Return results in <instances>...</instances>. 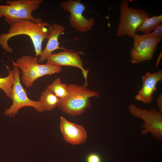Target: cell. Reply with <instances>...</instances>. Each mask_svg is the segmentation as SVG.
I'll use <instances>...</instances> for the list:
<instances>
[{
	"mask_svg": "<svg viewBox=\"0 0 162 162\" xmlns=\"http://www.w3.org/2000/svg\"><path fill=\"white\" fill-rule=\"evenodd\" d=\"M133 38L134 45L130 54L131 62L134 64L152 60L158 44L162 40L151 33L140 35L136 33Z\"/></svg>",
	"mask_w": 162,
	"mask_h": 162,
	"instance_id": "8",
	"label": "cell"
},
{
	"mask_svg": "<svg viewBox=\"0 0 162 162\" xmlns=\"http://www.w3.org/2000/svg\"><path fill=\"white\" fill-rule=\"evenodd\" d=\"M59 100L54 93L47 88L41 93L39 100L44 111H50L56 108Z\"/></svg>",
	"mask_w": 162,
	"mask_h": 162,
	"instance_id": "14",
	"label": "cell"
},
{
	"mask_svg": "<svg viewBox=\"0 0 162 162\" xmlns=\"http://www.w3.org/2000/svg\"><path fill=\"white\" fill-rule=\"evenodd\" d=\"M1 2V1L0 0V3Z\"/></svg>",
	"mask_w": 162,
	"mask_h": 162,
	"instance_id": "22",
	"label": "cell"
},
{
	"mask_svg": "<svg viewBox=\"0 0 162 162\" xmlns=\"http://www.w3.org/2000/svg\"><path fill=\"white\" fill-rule=\"evenodd\" d=\"M142 86L135 97V99L145 104L152 103L154 92L157 90L156 85L162 80V70L151 73L148 72L142 77Z\"/></svg>",
	"mask_w": 162,
	"mask_h": 162,
	"instance_id": "12",
	"label": "cell"
},
{
	"mask_svg": "<svg viewBox=\"0 0 162 162\" xmlns=\"http://www.w3.org/2000/svg\"><path fill=\"white\" fill-rule=\"evenodd\" d=\"M157 104L160 112H162V94H160L157 98Z\"/></svg>",
	"mask_w": 162,
	"mask_h": 162,
	"instance_id": "20",
	"label": "cell"
},
{
	"mask_svg": "<svg viewBox=\"0 0 162 162\" xmlns=\"http://www.w3.org/2000/svg\"><path fill=\"white\" fill-rule=\"evenodd\" d=\"M161 56H162V51H161L160 52V53L159 54L158 56V58L156 63L155 65V67H158Z\"/></svg>",
	"mask_w": 162,
	"mask_h": 162,
	"instance_id": "21",
	"label": "cell"
},
{
	"mask_svg": "<svg viewBox=\"0 0 162 162\" xmlns=\"http://www.w3.org/2000/svg\"><path fill=\"white\" fill-rule=\"evenodd\" d=\"M7 67L9 70V74L6 77H0V88L4 92L7 97H9L14 84L15 73L13 69L10 70L8 68V67Z\"/></svg>",
	"mask_w": 162,
	"mask_h": 162,
	"instance_id": "17",
	"label": "cell"
},
{
	"mask_svg": "<svg viewBox=\"0 0 162 162\" xmlns=\"http://www.w3.org/2000/svg\"><path fill=\"white\" fill-rule=\"evenodd\" d=\"M120 10V18L116 35L118 36L127 35L133 38L137 28L150 16L144 10L130 7L127 0L122 1Z\"/></svg>",
	"mask_w": 162,
	"mask_h": 162,
	"instance_id": "4",
	"label": "cell"
},
{
	"mask_svg": "<svg viewBox=\"0 0 162 162\" xmlns=\"http://www.w3.org/2000/svg\"><path fill=\"white\" fill-rule=\"evenodd\" d=\"M47 28L49 32V36L46 46L39 56L38 62L40 63L46 60L48 57L52 54L53 51L60 48L59 46L58 38L60 35L64 34L66 29L62 25L56 23L50 25Z\"/></svg>",
	"mask_w": 162,
	"mask_h": 162,
	"instance_id": "13",
	"label": "cell"
},
{
	"mask_svg": "<svg viewBox=\"0 0 162 162\" xmlns=\"http://www.w3.org/2000/svg\"><path fill=\"white\" fill-rule=\"evenodd\" d=\"M47 88L59 100L64 98L68 94L67 85L62 83L59 78L53 80L51 84L47 86Z\"/></svg>",
	"mask_w": 162,
	"mask_h": 162,
	"instance_id": "16",
	"label": "cell"
},
{
	"mask_svg": "<svg viewBox=\"0 0 162 162\" xmlns=\"http://www.w3.org/2000/svg\"><path fill=\"white\" fill-rule=\"evenodd\" d=\"M60 128L64 140L68 143L77 145L86 141L87 133L83 127L69 121L63 116L60 117Z\"/></svg>",
	"mask_w": 162,
	"mask_h": 162,
	"instance_id": "10",
	"label": "cell"
},
{
	"mask_svg": "<svg viewBox=\"0 0 162 162\" xmlns=\"http://www.w3.org/2000/svg\"><path fill=\"white\" fill-rule=\"evenodd\" d=\"M162 22V14L150 17L146 19L137 28L136 32H141L144 34L151 33L155 28Z\"/></svg>",
	"mask_w": 162,
	"mask_h": 162,
	"instance_id": "15",
	"label": "cell"
},
{
	"mask_svg": "<svg viewBox=\"0 0 162 162\" xmlns=\"http://www.w3.org/2000/svg\"><path fill=\"white\" fill-rule=\"evenodd\" d=\"M153 30L151 34L155 37L162 40V25H158Z\"/></svg>",
	"mask_w": 162,
	"mask_h": 162,
	"instance_id": "18",
	"label": "cell"
},
{
	"mask_svg": "<svg viewBox=\"0 0 162 162\" xmlns=\"http://www.w3.org/2000/svg\"><path fill=\"white\" fill-rule=\"evenodd\" d=\"M13 64L15 79L9 97L12 99L13 103L9 108L5 110L4 114L14 117L18 113L20 109L26 106L33 107L39 112H44L40 101L33 100L28 97L26 90L23 88L20 83L19 68L13 63Z\"/></svg>",
	"mask_w": 162,
	"mask_h": 162,
	"instance_id": "5",
	"label": "cell"
},
{
	"mask_svg": "<svg viewBox=\"0 0 162 162\" xmlns=\"http://www.w3.org/2000/svg\"><path fill=\"white\" fill-rule=\"evenodd\" d=\"M61 7L70 15L69 20L71 26L78 32L84 33L90 30L95 23V19H87L83 15L85 5L80 0H69L63 1L60 4Z\"/></svg>",
	"mask_w": 162,
	"mask_h": 162,
	"instance_id": "9",
	"label": "cell"
},
{
	"mask_svg": "<svg viewBox=\"0 0 162 162\" xmlns=\"http://www.w3.org/2000/svg\"><path fill=\"white\" fill-rule=\"evenodd\" d=\"M43 0H7V5L0 4V19L3 16L7 19H27L34 20L33 11L38 9Z\"/></svg>",
	"mask_w": 162,
	"mask_h": 162,
	"instance_id": "6",
	"label": "cell"
},
{
	"mask_svg": "<svg viewBox=\"0 0 162 162\" xmlns=\"http://www.w3.org/2000/svg\"><path fill=\"white\" fill-rule=\"evenodd\" d=\"M47 62L61 67L62 66L77 67L81 70L85 80L84 86L87 87V78L88 70H85L78 53L64 51L55 54H52L46 59Z\"/></svg>",
	"mask_w": 162,
	"mask_h": 162,
	"instance_id": "11",
	"label": "cell"
},
{
	"mask_svg": "<svg viewBox=\"0 0 162 162\" xmlns=\"http://www.w3.org/2000/svg\"><path fill=\"white\" fill-rule=\"evenodd\" d=\"M101 161L100 156L95 153L90 154L87 158V162H101Z\"/></svg>",
	"mask_w": 162,
	"mask_h": 162,
	"instance_id": "19",
	"label": "cell"
},
{
	"mask_svg": "<svg viewBox=\"0 0 162 162\" xmlns=\"http://www.w3.org/2000/svg\"><path fill=\"white\" fill-rule=\"evenodd\" d=\"M130 113L134 116L142 119L144 124L142 126L145 128L141 133L143 135L150 132L156 140L162 139V114L157 111L154 107L149 110L142 109L136 106L134 104L129 106Z\"/></svg>",
	"mask_w": 162,
	"mask_h": 162,
	"instance_id": "7",
	"label": "cell"
},
{
	"mask_svg": "<svg viewBox=\"0 0 162 162\" xmlns=\"http://www.w3.org/2000/svg\"><path fill=\"white\" fill-rule=\"evenodd\" d=\"M13 63L20 68L22 72L21 79L27 88L31 87L37 79L45 75H51L58 73L62 70L61 67L49 63L40 64L36 56L26 55L18 58Z\"/></svg>",
	"mask_w": 162,
	"mask_h": 162,
	"instance_id": "3",
	"label": "cell"
},
{
	"mask_svg": "<svg viewBox=\"0 0 162 162\" xmlns=\"http://www.w3.org/2000/svg\"><path fill=\"white\" fill-rule=\"evenodd\" d=\"M67 86L68 94L60 100L57 107L73 117L82 114L86 109L91 107L90 98L100 96L99 93L90 90L84 85L70 84Z\"/></svg>",
	"mask_w": 162,
	"mask_h": 162,
	"instance_id": "2",
	"label": "cell"
},
{
	"mask_svg": "<svg viewBox=\"0 0 162 162\" xmlns=\"http://www.w3.org/2000/svg\"><path fill=\"white\" fill-rule=\"evenodd\" d=\"M6 21L10 26L8 32L0 34V45L6 52L11 53L13 49L8 45L9 39L16 35H26L31 39L34 47L36 57L42 51L43 41L48 39L49 32L47 26L50 24L44 22L40 18H35L34 20L27 19H7Z\"/></svg>",
	"mask_w": 162,
	"mask_h": 162,
	"instance_id": "1",
	"label": "cell"
}]
</instances>
